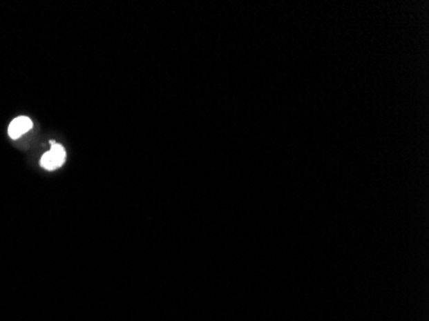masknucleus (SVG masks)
Instances as JSON below:
<instances>
[{"label":"nucleus","instance_id":"f257e3e1","mask_svg":"<svg viewBox=\"0 0 429 321\" xmlns=\"http://www.w3.org/2000/svg\"><path fill=\"white\" fill-rule=\"evenodd\" d=\"M64 161H66V152L64 147L59 144H55L52 146L49 152H46L44 156L41 157V166L46 170L52 171L57 167L64 165Z\"/></svg>","mask_w":429,"mask_h":321},{"label":"nucleus","instance_id":"f03ea898","mask_svg":"<svg viewBox=\"0 0 429 321\" xmlns=\"http://www.w3.org/2000/svg\"><path fill=\"white\" fill-rule=\"evenodd\" d=\"M31 128H32V121L26 116H21L10 122L8 134L12 139H19L21 135L30 131Z\"/></svg>","mask_w":429,"mask_h":321}]
</instances>
